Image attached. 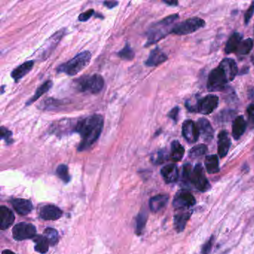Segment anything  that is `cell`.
<instances>
[{"mask_svg": "<svg viewBox=\"0 0 254 254\" xmlns=\"http://www.w3.org/2000/svg\"><path fill=\"white\" fill-rule=\"evenodd\" d=\"M103 127L104 118L100 114H92L78 121L75 132L81 139L78 151H86L91 148L100 137Z\"/></svg>", "mask_w": 254, "mask_h": 254, "instance_id": "6da1fadb", "label": "cell"}, {"mask_svg": "<svg viewBox=\"0 0 254 254\" xmlns=\"http://www.w3.org/2000/svg\"><path fill=\"white\" fill-rule=\"evenodd\" d=\"M179 18L178 15H172L162 20L153 24L147 32V42L145 46H151L172 33L173 24Z\"/></svg>", "mask_w": 254, "mask_h": 254, "instance_id": "7a4b0ae2", "label": "cell"}, {"mask_svg": "<svg viewBox=\"0 0 254 254\" xmlns=\"http://www.w3.org/2000/svg\"><path fill=\"white\" fill-rule=\"evenodd\" d=\"M91 52L84 51L75 55L73 58L70 59L67 62L60 64L57 68L59 73H65L70 76H74L79 73L84 69L88 67L91 62Z\"/></svg>", "mask_w": 254, "mask_h": 254, "instance_id": "3957f363", "label": "cell"}, {"mask_svg": "<svg viewBox=\"0 0 254 254\" xmlns=\"http://www.w3.org/2000/svg\"><path fill=\"white\" fill-rule=\"evenodd\" d=\"M77 89L80 92L98 94L105 86V80L102 75L93 74L92 75H84L76 81Z\"/></svg>", "mask_w": 254, "mask_h": 254, "instance_id": "277c9868", "label": "cell"}, {"mask_svg": "<svg viewBox=\"0 0 254 254\" xmlns=\"http://www.w3.org/2000/svg\"><path fill=\"white\" fill-rule=\"evenodd\" d=\"M206 26V22L201 18H192L175 25L172 33L177 35H186L194 33Z\"/></svg>", "mask_w": 254, "mask_h": 254, "instance_id": "5b68a950", "label": "cell"}, {"mask_svg": "<svg viewBox=\"0 0 254 254\" xmlns=\"http://www.w3.org/2000/svg\"><path fill=\"white\" fill-rule=\"evenodd\" d=\"M228 82L224 70L218 66L210 73L207 81V89L210 92H219L225 90Z\"/></svg>", "mask_w": 254, "mask_h": 254, "instance_id": "8992f818", "label": "cell"}, {"mask_svg": "<svg viewBox=\"0 0 254 254\" xmlns=\"http://www.w3.org/2000/svg\"><path fill=\"white\" fill-rule=\"evenodd\" d=\"M191 184L193 185L198 190L202 192H207L210 189V183L205 176L204 170L200 163H198L192 170Z\"/></svg>", "mask_w": 254, "mask_h": 254, "instance_id": "52a82bcc", "label": "cell"}, {"mask_svg": "<svg viewBox=\"0 0 254 254\" xmlns=\"http://www.w3.org/2000/svg\"><path fill=\"white\" fill-rule=\"evenodd\" d=\"M196 200L193 195L187 190H181L177 192L174 198V208L177 210H189L191 207H194Z\"/></svg>", "mask_w": 254, "mask_h": 254, "instance_id": "ba28073f", "label": "cell"}, {"mask_svg": "<svg viewBox=\"0 0 254 254\" xmlns=\"http://www.w3.org/2000/svg\"><path fill=\"white\" fill-rule=\"evenodd\" d=\"M219 104V99L216 95H206L205 97L198 99L196 113L209 115L213 113Z\"/></svg>", "mask_w": 254, "mask_h": 254, "instance_id": "9c48e42d", "label": "cell"}, {"mask_svg": "<svg viewBox=\"0 0 254 254\" xmlns=\"http://www.w3.org/2000/svg\"><path fill=\"white\" fill-rule=\"evenodd\" d=\"M36 227L29 223L21 222L14 227L12 234L15 240L22 241L35 238L36 236Z\"/></svg>", "mask_w": 254, "mask_h": 254, "instance_id": "30bf717a", "label": "cell"}, {"mask_svg": "<svg viewBox=\"0 0 254 254\" xmlns=\"http://www.w3.org/2000/svg\"><path fill=\"white\" fill-rule=\"evenodd\" d=\"M65 32V29H61L52 35L51 37L48 39L44 46L41 47V53H40V58H46L51 54L56 46L60 43V40L64 37Z\"/></svg>", "mask_w": 254, "mask_h": 254, "instance_id": "8fae6325", "label": "cell"}, {"mask_svg": "<svg viewBox=\"0 0 254 254\" xmlns=\"http://www.w3.org/2000/svg\"><path fill=\"white\" fill-rule=\"evenodd\" d=\"M76 125L73 124V122L70 119H64L53 123L50 127V132L51 134L57 136L67 135L70 133L75 131Z\"/></svg>", "mask_w": 254, "mask_h": 254, "instance_id": "7c38bea8", "label": "cell"}, {"mask_svg": "<svg viewBox=\"0 0 254 254\" xmlns=\"http://www.w3.org/2000/svg\"><path fill=\"white\" fill-rule=\"evenodd\" d=\"M182 134L185 140L191 144L196 143L200 137L197 126L190 119H188L183 123L182 126Z\"/></svg>", "mask_w": 254, "mask_h": 254, "instance_id": "4fadbf2b", "label": "cell"}, {"mask_svg": "<svg viewBox=\"0 0 254 254\" xmlns=\"http://www.w3.org/2000/svg\"><path fill=\"white\" fill-rule=\"evenodd\" d=\"M199 135L205 142H210L214 137V129L207 119L200 118L197 122Z\"/></svg>", "mask_w": 254, "mask_h": 254, "instance_id": "5bb4252c", "label": "cell"}, {"mask_svg": "<svg viewBox=\"0 0 254 254\" xmlns=\"http://www.w3.org/2000/svg\"><path fill=\"white\" fill-rule=\"evenodd\" d=\"M231 146V139L227 130H221L218 137V154L221 158L227 156Z\"/></svg>", "mask_w": 254, "mask_h": 254, "instance_id": "9a60e30c", "label": "cell"}, {"mask_svg": "<svg viewBox=\"0 0 254 254\" xmlns=\"http://www.w3.org/2000/svg\"><path fill=\"white\" fill-rule=\"evenodd\" d=\"M168 60V56L161 50V48L156 47L151 50L146 61L145 62L147 67H157Z\"/></svg>", "mask_w": 254, "mask_h": 254, "instance_id": "2e32d148", "label": "cell"}, {"mask_svg": "<svg viewBox=\"0 0 254 254\" xmlns=\"http://www.w3.org/2000/svg\"><path fill=\"white\" fill-rule=\"evenodd\" d=\"M174 218V226L177 232L181 233L184 231L186 224L192 216V212L189 210H178Z\"/></svg>", "mask_w": 254, "mask_h": 254, "instance_id": "e0dca14e", "label": "cell"}, {"mask_svg": "<svg viewBox=\"0 0 254 254\" xmlns=\"http://www.w3.org/2000/svg\"><path fill=\"white\" fill-rule=\"evenodd\" d=\"M219 67L224 70L229 81H232L238 73V67L234 59H223L220 63Z\"/></svg>", "mask_w": 254, "mask_h": 254, "instance_id": "ac0fdd59", "label": "cell"}, {"mask_svg": "<svg viewBox=\"0 0 254 254\" xmlns=\"http://www.w3.org/2000/svg\"><path fill=\"white\" fill-rule=\"evenodd\" d=\"M161 173L166 183H175L179 178V171L175 164H168L163 167Z\"/></svg>", "mask_w": 254, "mask_h": 254, "instance_id": "d6986e66", "label": "cell"}, {"mask_svg": "<svg viewBox=\"0 0 254 254\" xmlns=\"http://www.w3.org/2000/svg\"><path fill=\"white\" fill-rule=\"evenodd\" d=\"M62 211L54 205H46L42 207L40 211V216L44 220H57L62 216Z\"/></svg>", "mask_w": 254, "mask_h": 254, "instance_id": "ffe728a7", "label": "cell"}, {"mask_svg": "<svg viewBox=\"0 0 254 254\" xmlns=\"http://www.w3.org/2000/svg\"><path fill=\"white\" fill-rule=\"evenodd\" d=\"M34 64H35L34 60H28L21 65L18 66L11 72V78L15 80V82H18L19 80L29 73V72L33 68Z\"/></svg>", "mask_w": 254, "mask_h": 254, "instance_id": "44dd1931", "label": "cell"}, {"mask_svg": "<svg viewBox=\"0 0 254 254\" xmlns=\"http://www.w3.org/2000/svg\"><path fill=\"white\" fill-rule=\"evenodd\" d=\"M15 221V215L5 206L0 207V229L5 231L9 228Z\"/></svg>", "mask_w": 254, "mask_h": 254, "instance_id": "7402d4cb", "label": "cell"}, {"mask_svg": "<svg viewBox=\"0 0 254 254\" xmlns=\"http://www.w3.org/2000/svg\"><path fill=\"white\" fill-rule=\"evenodd\" d=\"M11 203L17 213L21 216H26L30 213L33 209L32 202L26 199H14L11 200Z\"/></svg>", "mask_w": 254, "mask_h": 254, "instance_id": "603a6c76", "label": "cell"}, {"mask_svg": "<svg viewBox=\"0 0 254 254\" xmlns=\"http://www.w3.org/2000/svg\"><path fill=\"white\" fill-rule=\"evenodd\" d=\"M247 128V123L244 116H239L234 119L232 126V135L236 140H239L240 137L245 134Z\"/></svg>", "mask_w": 254, "mask_h": 254, "instance_id": "cb8c5ba5", "label": "cell"}, {"mask_svg": "<svg viewBox=\"0 0 254 254\" xmlns=\"http://www.w3.org/2000/svg\"><path fill=\"white\" fill-rule=\"evenodd\" d=\"M169 197L167 195H158L150 199V210L154 213L161 211L166 206Z\"/></svg>", "mask_w": 254, "mask_h": 254, "instance_id": "d4e9b609", "label": "cell"}, {"mask_svg": "<svg viewBox=\"0 0 254 254\" xmlns=\"http://www.w3.org/2000/svg\"><path fill=\"white\" fill-rule=\"evenodd\" d=\"M241 40H242V35L241 34L238 33V32L233 34L227 40V44H226V54L236 53L240 43L242 41Z\"/></svg>", "mask_w": 254, "mask_h": 254, "instance_id": "484cf974", "label": "cell"}, {"mask_svg": "<svg viewBox=\"0 0 254 254\" xmlns=\"http://www.w3.org/2000/svg\"><path fill=\"white\" fill-rule=\"evenodd\" d=\"M184 154V147L178 140H174L171 144L170 159L173 162H179L183 159Z\"/></svg>", "mask_w": 254, "mask_h": 254, "instance_id": "4316f807", "label": "cell"}, {"mask_svg": "<svg viewBox=\"0 0 254 254\" xmlns=\"http://www.w3.org/2000/svg\"><path fill=\"white\" fill-rule=\"evenodd\" d=\"M205 167L209 174H216L219 172V161L216 154L208 155L205 158Z\"/></svg>", "mask_w": 254, "mask_h": 254, "instance_id": "83f0119b", "label": "cell"}, {"mask_svg": "<svg viewBox=\"0 0 254 254\" xmlns=\"http://www.w3.org/2000/svg\"><path fill=\"white\" fill-rule=\"evenodd\" d=\"M53 85V81H50V80L46 81V82L43 83L41 86H40L37 88V91H36L35 93L34 94L33 96H32V97L27 102H26V106L32 105V104L35 103L36 101L38 100L43 94L46 93L48 91L51 89Z\"/></svg>", "mask_w": 254, "mask_h": 254, "instance_id": "f1b7e54d", "label": "cell"}, {"mask_svg": "<svg viewBox=\"0 0 254 254\" xmlns=\"http://www.w3.org/2000/svg\"><path fill=\"white\" fill-rule=\"evenodd\" d=\"M35 243V251L40 254H46L49 251L50 242L45 236H37L34 238Z\"/></svg>", "mask_w": 254, "mask_h": 254, "instance_id": "f546056e", "label": "cell"}, {"mask_svg": "<svg viewBox=\"0 0 254 254\" xmlns=\"http://www.w3.org/2000/svg\"><path fill=\"white\" fill-rule=\"evenodd\" d=\"M254 42L252 38L245 39L242 40L238 46L236 53L238 55H247L251 53L254 48Z\"/></svg>", "mask_w": 254, "mask_h": 254, "instance_id": "4dcf8cb0", "label": "cell"}, {"mask_svg": "<svg viewBox=\"0 0 254 254\" xmlns=\"http://www.w3.org/2000/svg\"><path fill=\"white\" fill-rule=\"evenodd\" d=\"M207 146L205 144L197 145L196 146L192 147L189 151V157L192 159H198L203 157L207 152Z\"/></svg>", "mask_w": 254, "mask_h": 254, "instance_id": "1f68e13d", "label": "cell"}, {"mask_svg": "<svg viewBox=\"0 0 254 254\" xmlns=\"http://www.w3.org/2000/svg\"><path fill=\"white\" fill-rule=\"evenodd\" d=\"M168 159V154L165 149L159 150L151 156V161L156 165L163 163Z\"/></svg>", "mask_w": 254, "mask_h": 254, "instance_id": "d6a6232c", "label": "cell"}, {"mask_svg": "<svg viewBox=\"0 0 254 254\" xmlns=\"http://www.w3.org/2000/svg\"><path fill=\"white\" fill-rule=\"evenodd\" d=\"M117 55L123 60H132L135 57V53H134V50H132L130 45L128 43H126L123 50L117 53Z\"/></svg>", "mask_w": 254, "mask_h": 254, "instance_id": "836d02e7", "label": "cell"}, {"mask_svg": "<svg viewBox=\"0 0 254 254\" xmlns=\"http://www.w3.org/2000/svg\"><path fill=\"white\" fill-rule=\"evenodd\" d=\"M56 173L59 178L62 180L65 183H69L71 180V177L69 173L68 166L67 165L61 164V165H58L57 170H56Z\"/></svg>", "mask_w": 254, "mask_h": 254, "instance_id": "e575fe53", "label": "cell"}, {"mask_svg": "<svg viewBox=\"0 0 254 254\" xmlns=\"http://www.w3.org/2000/svg\"><path fill=\"white\" fill-rule=\"evenodd\" d=\"M44 236L48 241L50 242V245H55L58 241V234L57 231L53 228H46L44 231Z\"/></svg>", "mask_w": 254, "mask_h": 254, "instance_id": "d590c367", "label": "cell"}, {"mask_svg": "<svg viewBox=\"0 0 254 254\" xmlns=\"http://www.w3.org/2000/svg\"><path fill=\"white\" fill-rule=\"evenodd\" d=\"M147 221V215L145 212H142L138 215L137 218V224H136V232L138 235H140L143 232Z\"/></svg>", "mask_w": 254, "mask_h": 254, "instance_id": "8d00e7d4", "label": "cell"}, {"mask_svg": "<svg viewBox=\"0 0 254 254\" xmlns=\"http://www.w3.org/2000/svg\"><path fill=\"white\" fill-rule=\"evenodd\" d=\"M192 165L190 163H186L183 166L182 171V181L183 184H191V176H192Z\"/></svg>", "mask_w": 254, "mask_h": 254, "instance_id": "74e56055", "label": "cell"}, {"mask_svg": "<svg viewBox=\"0 0 254 254\" xmlns=\"http://www.w3.org/2000/svg\"><path fill=\"white\" fill-rule=\"evenodd\" d=\"M12 136H13V133H12V131L8 130V128L4 127V126L1 127V139L5 140V143H6L8 145L12 144V143H14Z\"/></svg>", "mask_w": 254, "mask_h": 254, "instance_id": "f35d334b", "label": "cell"}, {"mask_svg": "<svg viewBox=\"0 0 254 254\" xmlns=\"http://www.w3.org/2000/svg\"><path fill=\"white\" fill-rule=\"evenodd\" d=\"M247 114H248V124L251 128L254 127V104H251L247 108Z\"/></svg>", "mask_w": 254, "mask_h": 254, "instance_id": "ab89813d", "label": "cell"}, {"mask_svg": "<svg viewBox=\"0 0 254 254\" xmlns=\"http://www.w3.org/2000/svg\"><path fill=\"white\" fill-rule=\"evenodd\" d=\"M213 243H214V237L212 236L208 241L203 245L201 249L202 254H210L213 248Z\"/></svg>", "mask_w": 254, "mask_h": 254, "instance_id": "60d3db41", "label": "cell"}, {"mask_svg": "<svg viewBox=\"0 0 254 254\" xmlns=\"http://www.w3.org/2000/svg\"><path fill=\"white\" fill-rule=\"evenodd\" d=\"M94 14H95V11L93 9L88 10V11L79 15L78 20L80 22H86V21H88V19H91L93 16Z\"/></svg>", "mask_w": 254, "mask_h": 254, "instance_id": "b9f144b4", "label": "cell"}, {"mask_svg": "<svg viewBox=\"0 0 254 254\" xmlns=\"http://www.w3.org/2000/svg\"><path fill=\"white\" fill-rule=\"evenodd\" d=\"M180 108L179 107H175L172 108V110L168 113V117L170 118L174 123H177L178 121V117H179Z\"/></svg>", "mask_w": 254, "mask_h": 254, "instance_id": "7bdbcfd3", "label": "cell"}, {"mask_svg": "<svg viewBox=\"0 0 254 254\" xmlns=\"http://www.w3.org/2000/svg\"><path fill=\"white\" fill-rule=\"evenodd\" d=\"M254 13V2L251 3V6L248 8V11L245 15V24L249 23L250 20L252 18L253 15Z\"/></svg>", "mask_w": 254, "mask_h": 254, "instance_id": "ee69618b", "label": "cell"}, {"mask_svg": "<svg viewBox=\"0 0 254 254\" xmlns=\"http://www.w3.org/2000/svg\"><path fill=\"white\" fill-rule=\"evenodd\" d=\"M234 114V112L231 111V110H228V111H222L219 114V119L218 121H221V122H225V121H228L229 119H227L226 116H230V115Z\"/></svg>", "mask_w": 254, "mask_h": 254, "instance_id": "f6af8a7d", "label": "cell"}, {"mask_svg": "<svg viewBox=\"0 0 254 254\" xmlns=\"http://www.w3.org/2000/svg\"><path fill=\"white\" fill-rule=\"evenodd\" d=\"M104 5L109 9H112V8H115L119 5V2L116 1H106L104 2Z\"/></svg>", "mask_w": 254, "mask_h": 254, "instance_id": "bcb514c9", "label": "cell"}, {"mask_svg": "<svg viewBox=\"0 0 254 254\" xmlns=\"http://www.w3.org/2000/svg\"><path fill=\"white\" fill-rule=\"evenodd\" d=\"M163 2L170 6H176L178 5V1H163Z\"/></svg>", "mask_w": 254, "mask_h": 254, "instance_id": "7dc6e473", "label": "cell"}, {"mask_svg": "<svg viewBox=\"0 0 254 254\" xmlns=\"http://www.w3.org/2000/svg\"><path fill=\"white\" fill-rule=\"evenodd\" d=\"M2 254H15V253L12 252L11 251H9V250H5V251H2Z\"/></svg>", "mask_w": 254, "mask_h": 254, "instance_id": "c3c4849f", "label": "cell"}, {"mask_svg": "<svg viewBox=\"0 0 254 254\" xmlns=\"http://www.w3.org/2000/svg\"><path fill=\"white\" fill-rule=\"evenodd\" d=\"M251 62H252L253 64H254V54L251 57Z\"/></svg>", "mask_w": 254, "mask_h": 254, "instance_id": "681fc988", "label": "cell"}, {"mask_svg": "<svg viewBox=\"0 0 254 254\" xmlns=\"http://www.w3.org/2000/svg\"><path fill=\"white\" fill-rule=\"evenodd\" d=\"M4 88H5V85H2V88H1V89H2V92H1V94H3V92H4Z\"/></svg>", "mask_w": 254, "mask_h": 254, "instance_id": "f907efd6", "label": "cell"}]
</instances>
